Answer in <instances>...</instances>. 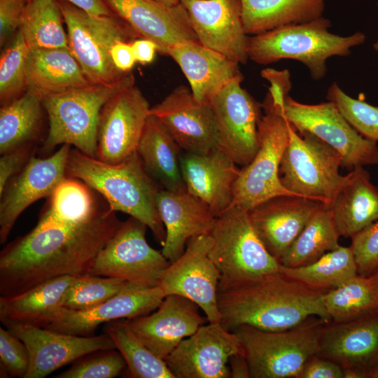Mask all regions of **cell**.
Wrapping results in <instances>:
<instances>
[{
	"label": "cell",
	"instance_id": "obj_1",
	"mask_svg": "<svg viewBox=\"0 0 378 378\" xmlns=\"http://www.w3.org/2000/svg\"><path fill=\"white\" fill-rule=\"evenodd\" d=\"M108 206L79 223L38 220L0 252V295L10 297L48 280L88 274L122 222Z\"/></svg>",
	"mask_w": 378,
	"mask_h": 378
},
{
	"label": "cell",
	"instance_id": "obj_2",
	"mask_svg": "<svg viewBox=\"0 0 378 378\" xmlns=\"http://www.w3.org/2000/svg\"><path fill=\"white\" fill-rule=\"evenodd\" d=\"M325 292L311 288L280 271L218 290L220 323L232 331L249 326L267 331L289 329L312 316L330 322L323 305Z\"/></svg>",
	"mask_w": 378,
	"mask_h": 378
},
{
	"label": "cell",
	"instance_id": "obj_3",
	"mask_svg": "<svg viewBox=\"0 0 378 378\" xmlns=\"http://www.w3.org/2000/svg\"><path fill=\"white\" fill-rule=\"evenodd\" d=\"M66 176L78 178L99 193L113 211H120L144 223L163 246L166 232L156 206L160 186L149 176L136 152L111 164L71 148Z\"/></svg>",
	"mask_w": 378,
	"mask_h": 378
},
{
	"label": "cell",
	"instance_id": "obj_4",
	"mask_svg": "<svg viewBox=\"0 0 378 378\" xmlns=\"http://www.w3.org/2000/svg\"><path fill=\"white\" fill-rule=\"evenodd\" d=\"M330 27V21L321 16L248 36V59L262 65L281 59L297 60L308 68L314 80H319L326 74L328 58L347 56L352 48L366 39L360 31L347 36L332 34Z\"/></svg>",
	"mask_w": 378,
	"mask_h": 378
},
{
	"label": "cell",
	"instance_id": "obj_5",
	"mask_svg": "<svg viewBox=\"0 0 378 378\" xmlns=\"http://www.w3.org/2000/svg\"><path fill=\"white\" fill-rule=\"evenodd\" d=\"M134 85L131 72L113 84H90L44 97L43 106L48 115L49 130L42 153L48 154L57 146L67 144L96 158L98 123L103 106L113 95Z\"/></svg>",
	"mask_w": 378,
	"mask_h": 378
},
{
	"label": "cell",
	"instance_id": "obj_6",
	"mask_svg": "<svg viewBox=\"0 0 378 378\" xmlns=\"http://www.w3.org/2000/svg\"><path fill=\"white\" fill-rule=\"evenodd\" d=\"M209 235V254L220 272L218 289L279 272L280 262L260 239L247 211L231 206L216 218Z\"/></svg>",
	"mask_w": 378,
	"mask_h": 378
},
{
	"label": "cell",
	"instance_id": "obj_7",
	"mask_svg": "<svg viewBox=\"0 0 378 378\" xmlns=\"http://www.w3.org/2000/svg\"><path fill=\"white\" fill-rule=\"evenodd\" d=\"M57 1L66 26L69 48L91 84H113L131 73L117 69L111 57L117 41L141 38L125 21L115 14L91 15L67 1Z\"/></svg>",
	"mask_w": 378,
	"mask_h": 378
},
{
	"label": "cell",
	"instance_id": "obj_8",
	"mask_svg": "<svg viewBox=\"0 0 378 378\" xmlns=\"http://www.w3.org/2000/svg\"><path fill=\"white\" fill-rule=\"evenodd\" d=\"M324 323L312 316L284 330L267 331L244 325L232 331L239 339L252 378H298L307 359L317 354Z\"/></svg>",
	"mask_w": 378,
	"mask_h": 378
},
{
	"label": "cell",
	"instance_id": "obj_9",
	"mask_svg": "<svg viewBox=\"0 0 378 378\" xmlns=\"http://www.w3.org/2000/svg\"><path fill=\"white\" fill-rule=\"evenodd\" d=\"M258 123L259 148L252 160L240 169L233 187L232 206L247 211L274 197L298 196L287 190L279 178L281 160L288 141V121L268 93Z\"/></svg>",
	"mask_w": 378,
	"mask_h": 378
},
{
	"label": "cell",
	"instance_id": "obj_10",
	"mask_svg": "<svg viewBox=\"0 0 378 378\" xmlns=\"http://www.w3.org/2000/svg\"><path fill=\"white\" fill-rule=\"evenodd\" d=\"M288 123V141L279 167L281 183L299 197L330 205L344 178L339 171L340 154L316 136L299 132Z\"/></svg>",
	"mask_w": 378,
	"mask_h": 378
},
{
	"label": "cell",
	"instance_id": "obj_11",
	"mask_svg": "<svg viewBox=\"0 0 378 378\" xmlns=\"http://www.w3.org/2000/svg\"><path fill=\"white\" fill-rule=\"evenodd\" d=\"M280 109L299 132L310 133L335 150L349 171L378 164L377 142L358 133L332 102L305 104L286 94Z\"/></svg>",
	"mask_w": 378,
	"mask_h": 378
},
{
	"label": "cell",
	"instance_id": "obj_12",
	"mask_svg": "<svg viewBox=\"0 0 378 378\" xmlns=\"http://www.w3.org/2000/svg\"><path fill=\"white\" fill-rule=\"evenodd\" d=\"M147 226L130 216L97 255L90 274L114 277L136 286H158L170 262L146 241Z\"/></svg>",
	"mask_w": 378,
	"mask_h": 378
},
{
	"label": "cell",
	"instance_id": "obj_13",
	"mask_svg": "<svg viewBox=\"0 0 378 378\" xmlns=\"http://www.w3.org/2000/svg\"><path fill=\"white\" fill-rule=\"evenodd\" d=\"M239 76L209 100L216 122L218 147L237 165L249 164L258 148V123L262 117L260 104L241 86Z\"/></svg>",
	"mask_w": 378,
	"mask_h": 378
},
{
	"label": "cell",
	"instance_id": "obj_14",
	"mask_svg": "<svg viewBox=\"0 0 378 378\" xmlns=\"http://www.w3.org/2000/svg\"><path fill=\"white\" fill-rule=\"evenodd\" d=\"M211 244L209 234L190 239L183 254L164 271L158 287L164 296L178 295L197 304L209 323H220V272L209 254Z\"/></svg>",
	"mask_w": 378,
	"mask_h": 378
},
{
	"label": "cell",
	"instance_id": "obj_15",
	"mask_svg": "<svg viewBox=\"0 0 378 378\" xmlns=\"http://www.w3.org/2000/svg\"><path fill=\"white\" fill-rule=\"evenodd\" d=\"M150 108L134 85L108 99L99 114L96 158L117 164L136 153Z\"/></svg>",
	"mask_w": 378,
	"mask_h": 378
},
{
	"label": "cell",
	"instance_id": "obj_16",
	"mask_svg": "<svg viewBox=\"0 0 378 378\" xmlns=\"http://www.w3.org/2000/svg\"><path fill=\"white\" fill-rule=\"evenodd\" d=\"M244 353L238 336L209 323L184 339L164 359L174 378H230L229 358Z\"/></svg>",
	"mask_w": 378,
	"mask_h": 378
},
{
	"label": "cell",
	"instance_id": "obj_17",
	"mask_svg": "<svg viewBox=\"0 0 378 378\" xmlns=\"http://www.w3.org/2000/svg\"><path fill=\"white\" fill-rule=\"evenodd\" d=\"M71 146L64 144L51 155H34L8 183L0 195V244H4L20 215L31 204L49 197L66 177Z\"/></svg>",
	"mask_w": 378,
	"mask_h": 378
},
{
	"label": "cell",
	"instance_id": "obj_18",
	"mask_svg": "<svg viewBox=\"0 0 378 378\" xmlns=\"http://www.w3.org/2000/svg\"><path fill=\"white\" fill-rule=\"evenodd\" d=\"M3 326L21 340L29 351L30 363L24 378H43L88 354L116 349L106 332L98 336H77L29 325Z\"/></svg>",
	"mask_w": 378,
	"mask_h": 378
},
{
	"label": "cell",
	"instance_id": "obj_19",
	"mask_svg": "<svg viewBox=\"0 0 378 378\" xmlns=\"http://www.w3.org/2000/svg\"><path fill=\"white\" fill-rule=\"evenodd\" d=\"M182 151L207 153L218 148L216 122L209 102H199L189 87H176L150 109Z\"/></svg>",
	"mask_w": 378,
	"mask_h": 378
},
{
	"label": "cell",
	"instance_id": "obj_20",
	"mask_svg": "<svg viewBox=\"0 0 378 378\" xmlns=\"http://www.w3.org/2000/svg\"><path fill=\"white\" fill-rule=\"evenodd\" d=\"M191 26L204 46L246 64L248 38L241 0H181Z\"/></svg>",
	"mask_w": 378,
	"mask_h": 378
},
{
	"label": "cell",
	"instance_id": "obj_21",
	"mask_svg": "<svg viewBox=\"0 0 378 378\" xmlns=\"http://www.w3.org/2000/svg\"><path fill=\"white\" fill-rule=\"evenodd\" d=\"M141 38L154 42L158 52L168 55L174 45L197 41L187 10L179 4L169 6L158 0H104Z\"/></svg>",
	"mask_w": 378,
	"mask_h": 378
},
{
	"label": "cell",
	"instance_id": "obj_22",
	"mask_svg": "<svg viewBox=\"0 0 378 378\" xmlns=\"http://www.w3.org/2000/svg\"><path fill=\"white\" fill-rule=\"evenodd\" d=\"M164 297L158 286L145 288L127 282L117 295L94 308L77 311L62 307L43 328L77 336H91L102 323L151 313Z\"/></svg>",
	"mask_w": 378,
	"mask_h": 378
},
{
	"label": "cell",
	"instance_id": "obj_23",
	"mask_svg": "<svg viewBox=\"0 0 378 378\" xmlns=\"http://www.w3.org/2000/svg\"><path fill=\"white\" fill-rule=\"evenodd\" d=\"M200 309L185 297L169 295L153 313L126 320L141 341L164 360L184 339L208 321Z\"/></svg>",
	"mask_w": 378,
	"mask_h": 378
},
{
	"label": "cell",
	"instance_id": "obj_24",
	"mask_svg": "<svg viewBox=\"0 0 378 378\" xmlns=\"http://www.w3.org/2000/svg\"><path fill=\"white\" fill-rule=\"evenodd\" d=\"M323 202L297 196L270 198L248 211L260 239L279 262Z\"/></svg>",
	"mask_w": 378,
	"mask_h": 378
},
{
	"label": "cell",
	"instance_id": "obj_25",
	"mask_svg": "<svg viewBox=\"0 0 378 378\" xmlns=\"http://www.w3.org/2000/svg\"><path fill=\"white\" fill-rule=\"evenodd\" d=\"M181 169L186 190L204 202L216 218L232 206L241 168L218 147L207 153L182 151Z\"/></svg>",
	"mask_w": 378,
	"mask_h": 378
},
{
	"label": "cell",
	"instance_id": "obj_26",
	"mask_svg": "<svg viewBox=\"0 0 378 378\" xmlns=\"http://www.w3.org/2000/svg\"><path fill=\"white\" fill-rule=\"evenodd\" d=\"M156 206L166 232L161 251L170 262L183 254L190 239L209 234L216 219L204 202L187 190L160 188Z\"/></svg>",
	"mask_w": 378,
	"mask_h": 378
},
{
	"label": "cell",
	"instance_id": "obj_27",
	"mask_svg": "<svg viewBox=\"0 0 378 378\" xmlns=\"http://www.w3.org/2000/svg\"><path fill=\"white\" fill-rule=\"evenodd\" d=\"M317 355L365 372L378 360V312L345 322L324 323Z\"/></svg>",
	"mask_w": 378,
	"mask_h": 378
},
{
	"label": "cell",
	"instance_id": "obj_28",
	"mask_svg": "<svg viewBox=\"0 0 378 378\" xmlns=\"http://www.w3.org/2000/svg\"><path fill=\"white\" fill-rule=\"evenodd\" d=\"M168 55L180 66L199 102H209L231 80L242 75L238 62L197 41L178 43L169 49Z\"/></svg>",
	"mask_w": 378,
	"mask_h": 378
},
{
	"label": "cell",
	"instance_id": "obj_29",
	"mask_svg": "<svg viewBox=\"0 0 378 378\" xmlns=\"http://www.w3.org/2000/svg\"><path fill=\"white\" fill-rule=\"evenodd\" d=\"M340 236L351 237L378 219V187L363 167L344 176L330 204Z\"/></svg>",
	"mask_w": 378,
	"mask_h": 378
},
{
	"label": "cell",
	"instance_id": "obj_30",
	"mask_svg": "<svg viewBox=\"0 0 378 378\" xmlns=\"http://www.w3.org/2000/svg\"><path fill=\"white\" fill-rule=\"evenodd\" d=\"M136 153L146 173L160 188L174 192L186 190L181 169L182 150L152 114L147 118Z\"/></svg>",
	"mask_w": 378,
	"mask_h": 378
},
{
	"label": "cell",
	"instance_id": "obj_31",
	"mask_svg": "<svg viewBox=\"0 0 378 378\" xmlns=\"http://www.w3.org/2000/svg\"><path fill=\"white\" fill-rule=\"evenodd\" d=\"M76 277L59 276L20 294L1 296L2 324L18 323L43 328L63 307L66 293Z\"/></svg>",
	"mask_w": 378,
	"mask_h": 378
},
{
	"label": "cell",
	"instance_id": "obj_32",
	"mask_svg": "<svg viewBox=\"0 0 378 378\" xmlns=\"http://www.w3.org/2000/svg\"><path fill=\"white\" fill-rule=\"evenodd\" d=\"M26 74L27 89L43 99L91 84L69 48L29 49Z\"/></svg>",
	"mask_w": 378,
	"mask_h": 378
},
{
	"label": "cell",
	"instance_id": "obj_33",
	"mask_svg": "<svg viewBox=\"0 0 378 378\" xmlns=\"http://www.w3.org/2000/svg\"><path fill=\"white\" fill-rule=\"evenodd\" d=\"M246 34H259L322 16L325 0H241Z\"/></svg>",
	"mask_w": 378,
	"mask_h": 378
},
{
	"label": "cell",
	"instance_id": "obj_34",
	"mask_svg": "<svg viewBox=\"0 0 378 378\" xmlns=\"http://www.w3.org/2000/svg\"><path fill=\"white\" fill-rule=\"evenodd\" d=\"M43 98L27 89L0 110V153L36 141L42 118Z\"/></svg>",
	"mask_w": 378,
	"mask_h": 378
},
{
	"label": "cell",
	"instance_id": "obj_35",
	"mask_svg": "<svg viewBox=\"0 0 378 378\" xmlns=\"http://www.w3.org/2000/svg\"><path fill=\"white\" fill-rule=\"evenodd\" d=\"M340 237L330 205L323 203L309 218L280 263L286 267L309 265L338 248Z\"/></svg>",
	"mask_w": 378,
	"mask_h": 378
},
{
	"label": "cell",
	"instance_id": "obj_36",
	"mask_svg": "<svg viewBox=\"0 0 378 378\" xmlns=\"http://www.w3.org/2000/svg\"><path fill=\"white\" fill-rule=\"evenodd\" d=\"M279 271L311 288L323 292L344 284L358 274L351 246H342L309 265L298 267L281 265Z\"/></svg>",
	"mask_w": 378,
	"mask_h": 378
},
{
	"label": "cell",
	"instance_id": "obj_37",
	"mask_svg": "<svg viewBox=\"0 0 378 378\" xmlns=\"http://www.w3.org/2000/svg\"><path fill=\"white\" fill-rule=\"evenodd\" d=\"M62 10L55 0H28L19 29L29 49L69 48Z\"/></svg>",
	"mask_w": 378,
	"mask_h": 378
},
{
	"label": "cell",
	"instance_id": "obj_38",
	"mask_svg": "<svg viewBox=\"0 0 378 378\" xmlns=\"http://www.w3.org/2000/svg\"><path fill=\"white\" fill-rule=\"evenodd\" d=\"M94 191L83 181L66 176L49 197L38 220L79 223L90 219L102 208Z\"/></svg>",
	"mask_w": 378,
	"mask_h": 378
},
{
	"label": "cell",
	"instance_id": "obj_39",
	"mask_svg": "<svg viewBox=\"0 0 378 378\" xmlns=\"http://www.w3.org/2000/svg\"><path fill=\"white\" fill-rule=\"evenodd\" d=\"M323 305L330 321L345 322L378 312V297L370 277L357 274L326 291Z\"/></svg>",
	"mask_w": 378,
	"mask_h": 378
},
{
	"label": "cell",
	"instance_id": "obj_40",
	"mask_svg": "<svg viewBox=\"0 0 378 378\" xmlns=\"http://www.w3.org/2000/svg\"><path fill=\"white\" fill-rule=\"evenodd\" d=\"M105 332L113 340L134 378H174L164 360L152 352L134 334L126 319L105 323Z\"/></svg>",
	"mask_w": 378,
	"mask_h": 378
},
{
	"label": "cell",
	"instance_id": "obj_41",
	"mask_svg": "<svg viewBox=\"0 0 378 378\" xmlns=\"http://www.w3.org/2000/svg\"><path fill=\"white\" fill-rule=\"evenodd\" d=\"M29 48L18 29L6 45L0 58L1 106L18 98L27 90V59Z\"/></svg>",
	"mask_w": 378,
	"mask_h": 378
},
{
	"label": "cell",
	"instance_id": "obj_42",
	"mask_svg": "<svg viewBox=\"0 0 378 378\" xmlns=\"http://www.w3.org/2000/svg\"><path fill=\"white\" fill-rule=\"evenodd\" d=\"M127 283L118 278L90 274L76 276L66 293L63 307L77 311L94 308L117 295Z\"/></svg>",
	"mask_w": 378,
	"mask_h": 378
},
{
	"label": "cell",
	"instance_id": "obj_43",
	"mask_svg": "<svg viewBox=\"0 0 378 378\" xmlns=\"http://www.w3.org/2000/svg\"><path fill=\"white\" fill-rule=\"evenodd\" d=\"M327 99L334 103L349 124L365 138L378 141V107L348 95L333 83Z\"/></svg>",
	"mask_w": 378,
	"mask_h": 378
},
{
	"label": "cell",
	"instance_id": "obj_44",
	"mask_svg": "<svg viewBox=\"0 0 378 378\" xmlns=\"http://www.w3.org/2000/svg\"><path fill=\"white\" fill-rule=\"evenodd\" d=\"M116 349L97 350L73 362L66 370L55 378H113L126 367L121 354Z\"/></svg>",
	"mask_w": 378,
	"mask_h": 378
},
{
	"label": "cell",
	"instance_id": "obj_45",
	"mask_svg": "<svg viewBox=\"0 0 378 378\" xmlns=\"http://www.w3.org/2000/svg\"><path fill=\"white\" fill-rule=\"evenodd\" d=\"M30 363L29 351L18 337L0 327V366L3 377L24 378Z\"/></svg>",
	"mask_w": 378,
	"mask_h": 378
},
{
	"label": "cell",
	"instance_id": "obj_46",
	"mask_svg": "<svg viewBox=\"0 0 378 378\" xmlns=\"http://www.w3.org/2000/svg\"><path fill=\"white\" fill-rule=\"evenodd\" d=\"M351 238L358 274L370 276L378 270V219Z\"/></svg>",
	"mask_w": 378,
	"mask_h": 378
},
{
	"label": "cell",
	"instance_id": "obj_47",
	"mask_svg": "<svg viewBox=\"0 0 378 378\" xmlns=\"http://www.w3.org/2000/svg\"><path fill=\"white\" fill-rule=\"evenodd\" d=\"M36 143H29L1 154L0 158V195L10 180L18 174L34 155Z\"/></svg>",
	"mask_w": 378,
	"mask_h": 378
},
{
	"label": "cell",
	"instance_id": "obj_48",
	"mask_svg": "<svg viewBox=\"0 0 378 378\" xmlns=\"http://www.w3.org/2000/svg\"><path fill=\"white\" fill-rule=\"evenodd\" d=\"M28 0H0V43L6 45L19 29Z\"/></svg>",
	"mask_w": 378,
	"mask_h": 378
},
{
	"label": "cell",
	"instance_id": "obj_49",
	"mask_svg": "<svg viewBox=\"0 0 378 378\" xmlns=\"http://www.w3.org/2000/svg\"><path fill=\"white\" fill-rule=\"evenodd\" d=\"M298 378H344V374L339 364L315 354L305 362Z\"/></svg>",
	"mask_w": 378,
	"mask_h": 378
},
{
	"label": "cell",
	"instance_id": "obj_50",
	"mask_svg": "<svg viewBox=\"0 0 378 378\" xmlns=\"http://www.w3.org/2000/svg\"><path fill=\"white\" fill-rule=\"evenodd\" d=\"M111 57L117 69L123 73L131 72L136 62L132 42L117 41L111 47Z\"/></svg>",
	"mask_w": 378,
	"mask_h": 378
},
{
	"label": "cell",
	"instance_id": "obj_51",
	"mask_svg": "<svg viewBox=\"0 0 378 378\" xmlns=\"http://www.w3.org/2000/svg\"><path fill=\"white\" fill-rule=\"evenodd\" d=\"M132 45L136 62L147 64L153 61L158 51L154 42L145 38H138L132 42Z\"/></svg>",
	"mask_w": 378,
	"mask_h": 378
},
{
	"label": "cell",
	"instance_id": "obj_52",
	"mask_svg": "<svg viewBox=\"0 0 378 378\" xmlns=\"http://www.w3.org/2000/svg\"><path fill=\"white\" fill-rule=\"evenodd\" d=\"M65 1L91 15H111L114 13L105 4L104 0H55Z\"/></svg>",
	"mask_w": 378,
	"mask_h": 378
},
{
	"label": "cell",
	"instance_id": "obj_53",
	"mask_svg": "<svg viewBox=\"0 0 378 378\" xmlns=\"http://www.w3.org/2000/svg\"><path fill=\"white\" fill-rule=\"evenodd\" d=\"M230 378L251 377L248 362L244 353H237L229 358Z\"/></svg>",
	"mask_w": 378,
	"mask_h": 378
},
{
	"label": "cell",
	"instance_id": "obj_54",
	"mask_svg": "<svg viewBox=\"0 0 378 378\" xmlns=\"http://www.w3.org/2000/svg\"><path fill=\"white\" fill-rule=\"evenodd\" d=\"M366 378H378V360L367 370Z\"/></svg>",
	"mask_w": 378,
	"mask_h": 378
},
{
	"label": "cell",
	"instance_id": "obj_55",
	"mask_svg": "<svg viewBox=\"0 0 378 378\" xmlns=\"http://www.w3.org/2000/svg\"><path fill=\"white\" fill-rule=\"evenodd\" d=\"M370 279L372 281V284L374 286L375 292L378 297V270H376L372 275H370Z\"/></svg>",
	"mask_w": 378,
	"mask_h": 378
},
{
	"label": "cell",
	"instance_id": "obj_56",
	"mask_svg": "<svg viewBox=\"0 0 378 378\" xmlns=\"http://www.w3.org/2000/svg\"><path fill=\"white\" fill-rule=\"evenodd\" d=\"M158 1L162 2L164 4L169 6H176L181 4V0H158Z\"/></svg>",
	"mask_w": 378,
	"mask_h": 378
},
{
	"label": "cell",
	"instance_id": "obj_57",
	"mask_svg": "<svg viewBox=\"0 0 378 378\" xmlns=\"http://www.w3.org/2000/svg\"><path fill=\"white\" fill-rule=\"evenodd\" d=\"M373 49L378 53V39L373 44Z\"/></svg>",
	"mask_w": 378,
	"mask_h": 378
}]
</instances>
